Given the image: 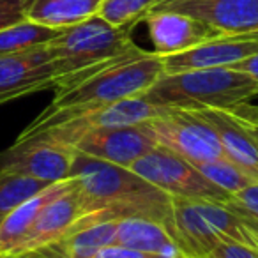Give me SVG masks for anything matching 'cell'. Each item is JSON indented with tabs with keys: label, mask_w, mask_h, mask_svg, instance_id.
I'll return each mask as SVG.
<instances>
[{
	"label": "cell",
	"mask_w": 258,
	"mask_h": 258,
	"mask_svg": "<svg viewBox=\"0 0 258 258\" xmlns=\"http://www.w3.org/2000/svg\"><path fill=\"white\" fill-rule=\"evenodd\" d=\"M69 177L76 180L83 214H90L94 223L124 218L152 219L170 230L182 254H186L173 218V198L131 168L75 151Z\"/></svg>",
	"instance_id": "obj_1"
},
{
	"label": "cell",
	"mask_w": 258,
	"mask_h": 258,
	"mask_svg": "<svg viewBox=\"0 0 258 258\" xmlns=\"http://www.w3.org/2000/svg\"><path fill=\"white\" fill-rule=\"evenodd\" d=\"M165 75L161 55L131 44L124 53L111 58L89 76L73 85L57 89L51 104L23 131L36 133L85 110L140 97Z\"/></svg>",
	"instance_id": "obj_2"
},
{
	"label": "cell",
	"mask_w": 258,
	"mask_h": 258,
	"mask_svg": "<svg viewBox=\"0 0 258 258\" xmlns=\"http://www.w3.org/2000/svg\"><path fill=\"white\" fill-rule=\"evenodd\" d=\"M258 96V82L233 68H211L161 75L144 94V99L158 106L177 110L240 111Z\"/></svg>",
	"instance_id": "obj_3"
},
{
	"label": "cell",
	"mask_w": 258,
	"mask_h": 258,
	"mask_svg": "<svg viewBox=\"0 0 258 258\" xmlns=\"http://www.w3.org/2000/svg\"><path fill=\"white\" fill-rule=\"evenodd\" d=\"M131 44V30L117 29L99 16L62 29L48 43L57 71L55 89H64L89 76L111 58L124 53Z\"/></svg>",
	"instance_id": "obj_4"
},
{
	"label": "cell",
	"mask_w": 258,
	"mask_h": 258,
	"mask_svg": "<svg viewBox=\"0 0 258 258\" xmlns=\"http://www.w3.org/2000/svg\"><path fill=\"white\" fill-rule=\"evenodd\" d=\"M131 170L172 198L212 204H228L232 198V195L205 179L193 163L161 145L137 159Z\"/></svg>",
	"instance_id": "obj_5"
},
{
	"label": "cell",
	"mask_w": 258,
	"mask_h": 258,
	"mask_svg": "<svg viewBox=\"0 0 258 258\" xmlns=\"http://www.w3.org/2000/svg\"><path fill=\"white\" fill-rule=\"evenodd\" d=\"M158 145L179 154L195 166L225 158L212 127L191 110L172 108L168 115L149 122Z\"/></svg>",
	"instance_id": "obj_6"
},
{
	"label": "cell",
	"mask_w": 258,
	"mask_h": 258,
	"mask_svg": "<svg viewBox=\"0 0 258 258\" xmlns=\"http://www.w3.org/2000/svg\"><path fill=\"white\" fill-rule=\"evenodd\" d=\"M75 149L44 137H18L0 152V172L32 177L48 184L69 179Z\"/></svg>",
	"instance_id": "obj_7"
},
{
	"label": "cell",
	"mask_w": 258,
	"mask_h": 258,
	"mask_svg": "<svg viewBox=\"0 0 258 258\" xmlns=\"http://www.w3.org/2000/svg\"><path fill=\"white\" fill-rule=\"evenodd\" d=\"M158 145L149 122L120 127L89 129L80 135L71 147L90 158L131 168L137 159Z\"/></svg>",
	"instance_id": "obj_8"
},
{
	"label": "cell",
	"mask_w": 258,
	"mask_h": 258,
	"mask_svg": "<svg viewBox=\"0 0 258 258\" xmlns=\"http://www.w3.org/2000/svg\"><path fill=\"white\" fill-rule=\"evenodd\" d=\"M55 83L57 71L48 44L0 57V104L55 89Z\"/></svg>",
	"instance_id": "obj_9"
},
{
	"label": "cell",
	"mask_w": 258,
	"mask_h": 258,
	"mask_svg": "<svg viewBox=\"0 0 258 258\" xmlns=\"http://www.w3.org/2000/svg\"><path fill=\"white\" fill-rule=\"evenodd\" d=\"M154 9L193 16L221 36L258 32V0H172Z\"/></svg>",
	"instance_id": "obj_10"
},
{
	"label": "cell",
	"mask_w": 258,
	"mask_h": 258,
	"mask_svg": "<svg viewBox=\"0 0 258 258\" xmlns=\"http://www.w3.org/2000/svg\"><path fill=\"white\" fill-rule=\"evenodd\" d=\"M256 51L258 34L254 32L246 36H219L186 51L166 55L161 58L165 75H173L195 69L232 68L233 64L244 60Z\"/></svg>",
	"instance_id": "obj_11"
},
{
	"label": "cell",
	"mask_w": 258,
	"mask_h": 258,
	"mask_svg": "<svg viewBox=\"0 0 258 258\" xmlns=\"http://www.w3.org/2000/svg\"><path fill=\"white\" fill-rule=\"evenodd\" d=\"M83 216V205L80 193L76 189V180L71 177V182L62 193L53 197L37 214L32 228L29 230L25 240L20 246L18 253H30L50 247L58 242L66 233L73 228L76 221Z\"/></svg>",
	"instance_id": "obj_12"
},
{
	"label": "cell",
	"mask_w": 258,
	"mask_h": 258,
	"mask_svg": "<svg viewBox=\"0 0 258 258\" xmlns=\"http://www.w3.org/2000/svg\"><path fill=\"white\" fill-rule=\"evenodd\" d=\"M144 22L147 23L154 53L161 57L180 53L221 36L218 30L211 29L204 22L182 13L152 9Z\"/></svg>",
	"instance_id": "obj_13"
},
{
	"label": "cell",
	"mask_w": 258,
	"mask_h": 258,
	"mask_svg": "<svg viewBox=\"0 0 258 258\" xmlns=\"http://www.w3.org/2000/svg\"><path fill=\"white\" fill-rule=\"evenodd\" d=\"M191 111H195L212 127L221 142L225 158L239 166L254 182H258V144L247 127L246 117L237 111L214 110V108Z\"/></svg>",
	"instance_id": "obj_14"
},
{
	"label": "cell",
	"mask_w": 258,
	"mask_h": 258,
	"mask_svg": "<svg viewBox=\"0 0 258 258\" xmlns=\"http://www.w3.org/2000/svg\"><path fill=\"white\" fill-rule=\"evenodd\" d=\"M69 182H71V177L66 180H60V182L50 184L46 189H43L41 193L34 195L32 198L23 202L22 205H18L4 219V223L0 225V256H13V254L18 253L20 246L25 240L29 230L32 228L39 211L51 198L62 193L69 186Z\"/></svg>",
	"instance_id": "obj_15"
},
{
	"label": "cell",
	"mask_w": 258,
	"mask_h": 258,
	"mask_svg": "<svg viewBox=\"0 0 258 258\" xmlns=\"http://www.w3.org/2000/svg\"><path fill=\"white\" fill-rule=\"evenodd\" d=\"M117 223L118 219H108L73 228L58 242L43 251L53 258H94L99 249L115 242Z\"/></svg>",
	"instance_id": "obj_16"
},
{
	"label": "cell",
	"mask_w": 258,
	"mask_h": 258,
	"mask_svg": "<svg viewBox=\"0 0 258 258\" xmlns=\"http://www.w3.org/2000/svg\"><path fill=\"white\" fill-rule=\"evenodd\" d=\"M101 0H32L27 20L50 29H68L97 15Z\"/></svg>",
	"instance_id": "obj_17"
},
{
	"label": "cell",
	"mask_w": 258,
	"mask_h": 258,
	"mask_svg": "<svg viewBox=\"0 0 258 258\" xmlns=\"http://www.w3.org/2000/svg\"><path fill=\"white\" fill-rule=\"evenodd\" d=\"M113 244H120L144 253H163L173 246L179 247V242L165 225L145 218L118 219Z\"/></svg>",
	"instance_id": "obj_18"
},
{
	"label": "cell",
	"mask_w": 258,
	"mask_h": 258,
	"mask_svg": "<svg viewBox=\"0 0 258 258\" xmlns=\"http://www.w3.org/2000/svg\"><path fill=\"white\" fill-rule=\"evenodd\" d=\"M60 30L39 25L30 20H23L20 23L0 30V57L2 55L20 53L30 48L44 46L51 43L58 36Z\"/></svg>",
	"instance_id": "obj_19"
},
{
	"label": "cell",
	"mask_w": 258,
	"mask_h": 258,
	"mask_svg": "<svg viewBox=\"0 0 258 258\" xmlns=\"http://www.w3.org/2000/svg\"><path fill=\"white\" fill-rule=\"evenodd\" d=\"M48 186L50 184L44 180L0 172V225L18 205L46 189Z\"/></svg>",
	"instance_id": "obj_20"
},
{
	"label": "cell",
	"mask_w": 258,
	"mask_h": 258,
	"mask_svg": "<svg viewBox=\"0 0 258 258\" xmlns=\"http://www.w3.org/2000/svg\"><path fill=\"white\" fill-rule=\"evenodd\" d=\"M156 0H101L97 15L117 29L131 30L154 9Z\"/></svg>",
	"instance_id": "obj_21"
},
{
	"label": "cell",
	"mask_w": 258,
	"mask_h": 258,
	"mask_svg": "<svg viewBox=\"0 0 258 258\" xmlns=\"http://www.w3.org/2000/svg\"><path fill=\"white\" fill-rule=\"evenodd\" d=\"M197 168L200 170L205 179H209L212 184L221 187V189L226 191L228 195L239 193L240 189H244V187L249 186L251 182H254L249 175H246L239 166H235L226 158L204 163V165H198Z\"/></svg>",
	"instance_id": "obj_22"
},
{
	"label": "cell",
	"mask_w": 258,
	"mask_h": 258,
	"mask_svg": "<svg viewBox=\"0 0 258 258\" xmlns=\"http://www.w3.org/2000/svg\"><path fill=\"white\" fill-rule=\"evenodd\" d=\"M32 0H0V30L27 20Z\"/></svg>",
	"instance_id": "obj_23"
},
{
	"label": "cell",
	"mask_w": 258,
	"mask_h": 258,
	"mask_svg": "<svg viewBox=\"0 0 258 258\" xmlns=\"http://www.w3.org/2000/svg\"><path fill=\"white\" fill-rule=\"evenodd\" d=\"M205 258H258V251L240 242L226 240L212 247Z\"/></svg>",
	"instance_id": "obj_24"
},
{
	"label": "cell",
	"mask_w": 258,
	"mask_h": 258,
	"mask_svg": "<svg viewBox=\"0 0 258 258\" xmlns=\"http://www.w3.org/2000/svg\"><path fill=\"white\" fill-rule=\"evenodd\" d=\"M230 202L258 221V182H251L239 193L232 195Z\"/></svg>",
	"instance_id": "obj_25"
},
{
	"label": "cell",
	"mask_w": 258,
	"mask_h": 258,
	"mask_svg": "<svg viewBox=\"0 0 258 258\" xmlns=\"http://www.w3.org/2000/svg\"><path fill=\"white\" fill-rule=\"evenodd\" d=\"M94 258H165L159 253H144V251L131 249L120 244H110L99 249Z\"/></svg>",
	"instance_id": "obj_26"
},
{
	"label": "cell",
	"mask_w": 258,
	"mask_h": 258,
	"mask_svg": "<svg viewBox=\"0 0 258 258\" xmlns=\"http://www.w3.org/2000/svg\"><path fill=\"white\" fill-rule=\"evenodd\" d=\"M232 68L237 69V71H240V73H244V75L251 76V78L258 82V51L253 55H249L247 58H244V60L233 64Z\"/></svg>",
	"instance_id": "obj_27"
},
{
	"label": "cell",
	"mask_w": 258,
	"mask_h": 258,
	"mask_svg": "<svg viewBox=\"0 0 258 258\" xmlns=\"http://www.w3.org/2000/svg\"><path fill=\"white\" fill-rule=\"evenodd\" d=\"M0 258H53L46 253V251H30V253H22V254H13V256H0Z\"/></svg>",
	"instance_id": "obj_28"
},
{
	"label": "cell",
	"mask_w": 258,
	"mask_h": 258,
	"mask_svg": "<svg viewBox=\"0 0 258 258\" xmlns=\"http://www.w3.org/2000/svg\"><path fill=\"white\" fill-rule=\"evenodd\" d=\"M244 117H246V115H244ZM246 122H247V127H249L251 135H253L254 140H256V144H258V118L246 117Z\"/></svg>",
	"instance_id": "obj_29"
},
{
	"label": "cell",
	"mask_w": 258,
	"mask_h": 258,
	"mask_svg": "<svg viewBox=\"0 0 258 258\" xmlns=\"http://www.w3.org/2000/svg\"><path fill=\"white\" fill-rule=\"evenodd\" d=\"M165 2H172V0H156V6H159V4H165ZM154 6V8H156Z\"/></svg>",
	"instance_id": "obj_30"
},
{
	"label": "cell",
	"mask_w": 258,
	"mask_h": 258,
	"mask_svg": "<svg viewBox=\"0 0 258 258\" xmlns=\"http://www.w3.org/2000/svg\"><path fill=\"white\" fill-rule=\"evenodd\" d=\"M179 258H191V256H186V254H180Z\"/></svg>",
	"instance_id": "obj_31"
},
{
	"label": "cell",
	"mask_w": 258,
	"mask_h": 258,
	"mask_svg": "<svg viewBox=\"0 0 258 258\" xmlns=\"http://www.w3.org/2000/svg\"><path fill=\"white\" fill-rule=\"evenodd\" d=\"M251 118H258V115H256V117H251Z\"/></svg>",
	"instance_id": "obj_32"
},
{
	"label": "cell",
	"mask_w": 258,
	"mask_h": 258,
	"mask_svg": "<svg viewBox=\"0 0 258 258\" xmlns=\"http://www.w3.org/2000/svg\"><path fill=\"white\" fill-rule=\"evenodd\" d=\"M256 34H258V32H256Z\"/></svg>",
	"instance_id": "obj_33"
}]
</instances>
